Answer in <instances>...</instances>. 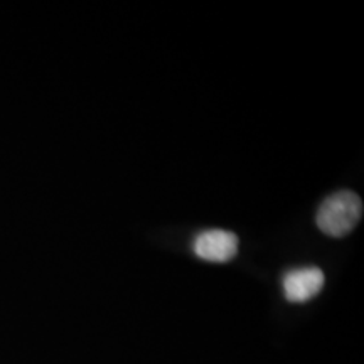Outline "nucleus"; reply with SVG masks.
Returning a JSON list of instances; mask_svg holds the SVG:
<instances>
[{"label":"nucleus","mask_w":364,"mask_h":364,"mask_svg":"<svg viewBox=\"0 0 364 364\" xmlns=\"http://www.w3.org/2000/svg\"><path fill=\"white\" fill-rule=\"evenodd\" d=\"M194 253L213 263H226L238 253V236L225 230H209L194 240Z\"/></svg>","instance_id":"f03ea898"},{"label":"nucleus","mask_w":364,"mask_h":364,"mask_svg":"<svg viewBox=\"0 0 364 364\" xmlns=\"http://www.w3.org/2000/svg\"><path fill=\"white\" fill-rule=\"evenodd\" d=\"M324 282L326 277L321 268H297L284 277V294L289 302L304 304L321 292Z\"/></svg>","instance_id":"7ed1b4c3"},{"label":"nucleus","mask_w":364,"mask_h":364,"mask_svg":"<svg viewBox=\"0 0 364 364\" xmlns=\"http://www.w3.org/2000/svg\"><path fill=\"white\" fill-rule=\"evenodd\" d=\"M361 218V198L353 191H339L321 204L316 223L324 235L332 236V238H343L358 226Z\"/></svg>","instance_id":"f257e3e1"}]
</instances>
